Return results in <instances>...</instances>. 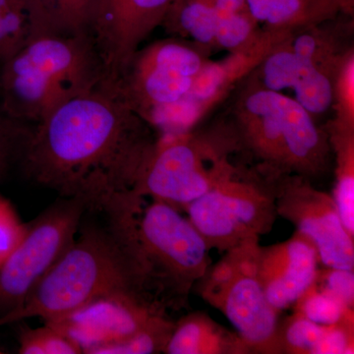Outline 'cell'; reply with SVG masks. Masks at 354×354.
Masks as SVG:
<instances>
[{"mask_svg":"<svg viewBox=\"0 0 354 354\" xmlns=\"http://www.w3.org/2000/svg\"><path fill=\"white\" fill-rule=\"evenodd\" d=\"M205 62L195 46L176 39L158 41L137 50L115 83L153 130L183 134L199 122L190 97Z\"/></svg>","mask_w":354,"mask_h":354,"instance_id":"cell-5","label":"cell"},{"mask_svg":"<svg viewBox=\"0 0 354 354\" xmlns=\"http://www.w3.org/2000/svg\"><path fill=\"white\" fill-rule=\"evenodd\" d=\"M221 156L190 132L160 135L147 153L132 192L167 203L189 205L234 171Z\"/></svg>","mask_w":354,"mask_h":354,"instance_id":"cell-8","label":"cell"},{"mask_svg":"<svg viewBox=\"0 0 354 354\" xmlns=\"http://www.w3.org/2000/svg\"><path fill=\"white\" fill-rule=\"evenodd\" d=\"M79 230L80 236L46 272L24 304L0 317V327L34 317L44 322L53 320L113 291L136 290L146 295L106 220L104 227L85 223Z\"/></svg>","mask_w":354,"mask_h":354,"instance_id":"cell-4","label":"cell"},{"mask_svg":"<svg viewBox=\"0 0 354 354\" xmlns=\"http://www.w3.org/2000/svg\"><path fill=\"white\" fill-rule=\"evenodd\" d=\"M209 301L227 316L246 346L260 351L278 348V310L266 297L257 274L239 272Z\"/></svg>","mask_w":354,"mask_h":354,"instance_id":"cell-15","label":"cell"},{"mask_svg":"<svg viewBox=\"0 0 354 354\" xmlns=\"http://www.w3.org/2000/svg\"><path fill=\"white\" fill-rule=\"evenodd\" d=\"M37 342H39L41 354H80L83 353L78 346L68 339L66 335L46 325L38 329L32 330Z\"/></svg>","mask_w":354,"mask_h":354,"instance_id":"cell-28","label":"cell"},{"mask_svg":"<svg viewBox=\"0 0 354 354\" xmlns=\"http://www.w3.org/2000/svg\"><path fill=\"white\" fill-rule=\"evenodd\" d=\"M318 253L301 234L260 252L257 277L277 310L297 302L315 283Z\"/></svg>","mask_w":354,"mask_h":354,"instance_id":"cell-14","label":"cell"},{"mask_svg":"<svg viewBox=\"0 0 354 354\" xmlns=\"http://www.w3.org/2000/svg\"><path fill=\"white\" fill-rule=\"evenodd\" d=\"M48 35H91L100 0H31Z\"/></svg>","mask_w":354,"mask_h":354,"instance_id":"cell-18","label":"cell"},{"mask_svg":"<svg viewBox=\"0 0 354 354\" xmlns=\"http://www.w3.org/2000/svg\"><path fill=\"white\" fill-rule=\"evenodd\" d=\"M326 327L327 326L312 322L299 314L286 327L283 337L286 348L292 353H313L322 339Z\"/></svg>","mask_w":354,"mask_h":354,"instance_id":"cell-25","label":"cell"},{"mask_svg":"<svg viewBox=\"0 0 354 354\" xmlns=\"http://www.w3.org/2000/svg\"><path fill=\"white\" fill-rule=\"evenodd\" d=\"M164 314L162 304L136 290L106 293L70 312L46 321L75 342L83 353L122 341Z\"/></svg>","mask_w":354,"mask_h":354,"instance_id":"cell-11","label":"cell"},{"mask_svg":"<svg viewBox=\"0 0 354 354\" xmlns=\"http://www.w3.org/2000/svg\"><path fill=\"white\" fill-rule=\"evenodd\" d=\"M312 286L297 300L301 302L299 306L302 316L323 326L335 325L344 322V319H351V307L325 288L316 290Z\"/></svg>","mask_w":354,"mask_h":354,"instance_id":"cell-23","label":"cell"},{"mask_svg":"<svg viewBox=\"0 0 354 354\" xmlns=\"http://www.w3.org/2000/svg\"><path fill=\"white\" fill-rule=\"evenodd\" d=\"M0 353H1V351H0Z\"/></svg>","mask_w":354,"mask_h":354,"instance_id":"cell-30","label":"cell"},{"mask_svg":"<svg viewBox=\"0 0 354 354\" xmlns=\"http://www.w3.org/2000/svg\"><path fill=\"white\" fill-rule=\"evenodd\" d=\"M265 31L292 32L353 12V0H246Z\"/></svg>","mask_w":354,"mask_h":354,"instance_id":"cell-16","label":"cell"},{"mask_svg":"<svg viewBox=\"0 0 354 354\" xmlns=\"http://www.w3.org/2000/svg\"><path fill=\"white\" fill-rule=\"evenodd\" d=\"M274 193L276 211L312 242L326 267L353 271V236L344 227L334 198L297 176L286 179Z\"/></svg>","mask_w":354,"mask_h":354,"instance_id":"cell-10","label":"cell"},{"mask_svg":"<svg viewBox=\"0 0 354 354\" xmlns=\"http://www.w3.org/2000/svg\"><path fill=\"white\" fill-rule=\"evenodd\" d=\"M62 199L27 225L19 245L0 267V317L19 308L73 241L93 205L88 195Z\"/></svg>","mask_w":354,"mask_h":354,"instance_id":"cell-7","label":"cell"},{"mask_svg":"<svg viewBox=\"0 0 354 354\" xmlns=\"http://www.w3.org/2000/svg\"><path fill=\"white\" fill-rule=\"evenodd\" d=\"M104 79L32 127L21 167L35 183L60 196L94 200L130 190L156 138Z\"/></svg>","mask_w":354,"mask_h":354,"instance_id":"cell-1","label":"cell"},{"mask_svg":"<svg viewBox=\"0 0 354 354\" xmlns=\"http://www.w3.org/2000/svg\"><path fill=\"white\" fill-rule=\"evenodd\" d=\"M290 37L257 67L262 87L276 92L290 88L295 93L293 99L312 115L325 113L334 104L337 75L297 55L288 44Z\"/></svg>","mask_w":354,"mask_h":354,"instance_id":"cell-13","label":"cell"},{"mask_svg":"<svg viewBox=\"0 0 354 354\" xmlns=\"http://www.w3.org/2000/svg\"><path fill=\"white\" fill-rule=\"evenodd\" d=\"M174 325L164 314L153 317L145 327L122 341L94 349L91 354H151L164 351Z\"/></svg>","mask_w":354,"mask_h":354,"instance_id":"cell-21","label":"cell"},{"mask_svg":"<svg viewBox=\"0 0 354 354\" xmlns=\"http://www.w3.org/2000/svg\"><path fill=\"white\" fill-rule=\"evenodd\" d=\"M32 127L11 116L0 102V183L21 167Z\"/></svg>","mask_w":354,"mask_h":354,"instance_id":"cell-22","label":"cell"},{"mask_svg":"<svg viewBox=\"0 0 354 354\" xmlns=\"http://www.w3.org/2000/svg\"><path fill=\"white\" fill-rule=\"evenodd\" d=\"M187 208L208 246L232 249L272 227L276 203L272 193L232 171Z\"/></svg>","mask_w":354,"mask_h":354,"instance_id":"cell-9","label":"cell"},{"mask_svg":"<svg viewBox=\"0 0 354 354\" xmlns=\"http://www.w3.org/2000/svg\"><path fill=\"white\" fill-rule=\"evenodd\" d=\"M354 57L353 50L346 55L335 79L334 104L337 111L335 121L342 124H354Z\"/></svg>","mask_w":354,"mask_h":354,"instance_id":"cell-24","label":"cell"},{"mask_svg":"<svg viewBox=\"0 0 354 354\" xmlns=\"http://www.w3.org/2000/svg\"><path fill=\"white\" fill-rule=\"evenodd\" d=\"M351 322L346 321L327 326L322 339L317 344L313 354H342L353 353Z\"/></svg>","mask_w":354,"mask_h":354,"instance_id":"cell-27","label":"cell"},{"mask_svg":"<svg viewBox=\"0 0 354 354\" xmlns=\"http://www.w3.org/2000/svg\"><path fill=\"white\" fill-rule=\"evenodd\" d=\"M174 0H100L93 37L106 78L115 82Z\"/></svg>","mask_w":354,"mask_h":354,"instance_id":"cell-12","label":"cell"},{"mask_svg":"<svg viewBox=\"0 0 354 354\" xmlns=\"http://www.w3.org/2000/svg\"><path fill=\"white\" fill-rule=\"evenodd\" d=\"M324 288L351 307L354 297L353 272L351 270L330 269L326 274Z\"/></svg>","mask_w":354,"mask_h":354,"instance_id":"cell-29","label":"cell"},{"mask_svg":"<svg viewBox=\"0 0 354 354\" xmlns=\"http://www.w3.org/2000/svg\"><path fill=\"white\" fill-rule=\"evenodd\" d=\"M26 232L27 225L21 221L12 204L0 195V267L19 245Z\"/></svg>","mask_w":354,"mask_h":354,"instance_id":"cell-26","label":"cell"},{"mask_svg":"<svg viewBox=\"0 0 354 354\" xmlns=\"http://www.w3.org/2000/svg\"><path fill=\"white\" fill-rule=\"evenodd\" d=\"M242 339H236L221 326L203 314H192L174 325L164 349L169 354L232 353L244 349Z\"/></svg>","mask_w":354,"mask_h":354,"instance_id":"cell-17","label":"cell"},{"mask_svg":"<svg viewBox=\"0 0 354 354\" xmlns=\"http://www.w3.org/2000/svg\"><path fill=\"white\" fill-rule=\"evenodd\" d=\"M44 35L46 32L31 0H0V66Z\"/></svg>","mask_w":354,"mask_h":354,"instance_id":"cell-19","label":"cell"},{"mask_svg":"<svg viewBox=\"0 0 354 354\" xmlns=\"http://www.w3.org/2000/svg\"><path fill=\"white\" fill-rule=\"evenodd\" d=\"M104 79L94 37L44 35L0 66V102L14 118L35 125Z\"/></svg>","mask_w":354,"mask_h":354,"instance_id":"cell-3","label":"cell"},{"mask_svg":"<svg viewBox=\"0 0 354 354\" xmlns=\"http://www.w3.org/2000/svg\"><path fill=\"white\" fill-rule=\"evenodd\" d=\"M95 206L108 221L149 297L151 290L167 297H183L206 274L208 244L176 207L155 199L145 204L143 196L130 190L109 193Z\"/></svg>","mask_w":354,"mask_h":354,"instance_id":"cell-2","label":"cell"},{"mask_svg":"<svg viewBox=\"0 0 354 354\" xmlns=\"http://www.w3.org/2000/svg\"><path fill=\"white\" fill-rule=\"evenodd\" d=\"M330 139L337 153V181L334 201L339 218L349 234H354V137L353 127L334 121Z\"/></svg>","mask_w":354,"mask_h":354,"instance_id":"cell-20","label":"cell"},{"mask_svg":"<svg viewBox=\"0 0 354 354\" xmlns=\"http://www.w3.org/2000/svg\"><path fill=\"white\" fill-rule=\"evenodd\" d=\"M235 118L244 143L274 171L306 178L327 167V136L293 97L262 86L252 88L241 97Z\"/></svg>","mask_w":354,"mask_h":354,"instance_id":"cell-6","label":"cell"}]
</instances>
